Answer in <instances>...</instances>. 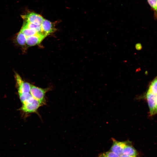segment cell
<instances>
[{"label": "cell", "instance_id": "cell-1", "mask_svg": "<svg viewBox=\"0 0 157 157\" xmlns=\"http://www.w3.org/2000/svg\"><path fill=\"white\" fill-rule=\"evenodd\" d=\"M49 89L42 88L31 85L30 93L35 99L44 105L45 103V94Z\"/></svg>", "mask_w": 157, "mask_h": 157}, {"label": "cell", "instance_id": "cell-2", "mask_svg": "<svg viewBox=\"0 0 157 157\" xmlns=\"http://www.w3.org/2000/svg\"><path fill=\"white\" fill-rule=\"evenodd\" d=\"M157 95L148 91L143 95V97L147 101L149 110V115L152 116L156 114V100Z\"/></svg>", "mask_w": 157, "mask_h": 157}, {"label": "cell", "instance_id": "cell-3", "mask_svg": "<svg viewBox=\"0 0 157 157\" xmlns=\"http://www.w3.org/2000/svg\"><path fill=\"white\" fill-rule=\"evenodd\" d=\"M15 78L17 86L19 95L30 93L31 85L29 83L24 81L17 73L15 74Z\"/></svg>", "mask_w": 157, "mask_h": 157}, {"label": "cell", "instance_id": "cell-4", "mask_svg": "<svg viewBox=\"0 0 157 157\" xmlns=\"http://www.w3.org/2000/svg\"><path fill=\"white\" fill-rule=\"evenodd\" d=\"M43 105L44 104L35 99L32 102L22 104L20 110L27 113H35L37 112L38 109Z\"/></svg>", "mask_w": 157, "mask_h": 157}, {"label": "cell", "instance_id": "cell-5", "mask_svg": "<svg viewBox=\"0 0 157 157\" xmlns=\"http://www.w3.org/2000/svg\"><path fill=\"white\" fill-rule=\"evenodd\" d=\"M25 21L36 25H41L44 18L39 14L34 12H31L22 16Z\"/></svg>", "mask_w": 157, "mask_h": 157}, {"label": "cell", "instance_id": "cell-6", "mask_svg": "<svg viewBox=\"0 0 157 157\" xmlns=\"http://www.w3.org/2000/svg\"><path fill=\"white\" fill-rule=\"evenodd\" d=\"M113 143L110 148V151L119 155L122 154L123 149L125 145L129 142L128 141H118L112 138Z\"/></svg>", "mask_w": 157, "mask_h": 157}, {"label": "cell", "instance_id": "cell-7", "mask_svg": "<svg viewBox=\"0 0 157 157\" xmlns=\"http://www.w3.org/2000/svg\"><path fill=\"white\" fill-rule=\"evenodd\" d=\"M46 36L41 34L37 33L26 37V44L28 46H32L39 44Z\"/></svg>", "mask_w": 157, "mask_h": 157}, {"label": "cell", "instance_id": "cell-8", "mask_svg": "<svg viewBox=\"0 0 157 157\" xmlns=\"http://www.w3.org/2000/svg\"><path fill=\"white\" fill-rule=\"evenodd\" d=\"M41 26L42 33L46 36L55 31L53 24L47 20L44 19Z\"/></svg>", "mask_w": 157, "mask_h": 157}, {"label": "cell", "instance_id": "cell-9", "mask_svg": "<svg viewBox=\"0 0 157 157\" xmlns=\"http://www.w3.org/2000/svg\"><path fill=\"white\" fill-rule=\"evenodd\" d=\"M129 142L124 148L122 154L129 156H137L138 153L136 149L130 144Z\"/></svg>", "mask_w": 157, "mask_h": 157}, {"label": "cell", "instance_id": "cell-10", "mask_svg": "<svg viewBox=\"0 0 157 157\" xmlns=\"http://www.w3.org/2000/svg\"><path fill=\"white\" fill-rule=\"evenodd\" d=\"M22 27H27L34 29L38 33L43 35L42 33L41 25H36L25 21L24 22Z\"/></svg>", "mask_w": 157, "mask_h": 157}, {"label": "cell", "instance_id": "cell-11", "mask_svg": "<svg viewBox=\"0 0 157 157\" xmlns=\"http://www.w3.org/2000/svg\"><path fill=\"white\" fill-rule=\"evenodd\" d=\"M147 91L157 95V76L149 84Z\"/></svg>", "mask_w": 157, "mask_h": 157}, {"label": "cell", "instance_id": "cell-12", "mask_svg": "<svg viewBox=\"0 0 157 157\" xmlns=\"http://www.w3.org/2000/svg\"><path fill=\"white\" fill-rule=\"evenodd\" d=\"M26 37L21 31L17 35L16 41L17 43L20 46H23L26 44Z\"/></svg>", "mask_w": 157, "mask_h": 157}, {"label": "cell", "instance_id": "cell-13", "mask_svg": "<svg viewBox=\"0 0 157 157\" xmlns=\"http://www.w3.org/2000/svg\"><path fill=\"white\" fill-rule=\"evenodd\" d=\"M20 31L26 37L32 36L38 33L34 29L24 27H22Z\"/></svg>", "mask_w": 157, "mask_h": 157}, {"label": "cell", "instance_id": "cell-14", "mask_svg": "<svg viewBox=\"0 0 157 157\" xmlns=\"http://www.w3.org/2000/svg\"><path fill=\"white\" fill-rule=\"evenodd\" d=\"M97 157H120V156L111 151H108L100 154Z\"/></svg>", "mask_w": 157, "mask_h": 157}, {"label": "cell", "instance_id": "cell-15", "mask_svg": "<svg viewBox=\"0 0 157 157\" xmlns=\"http://www.w3.org/2000/svg\"><path fill=\"white\" fill-rule=\"evenodd\" d=\"M147 1L149 5L155 10L157 17V0H147Z\"/></svg>", "mask_w": 157, "mask_h": 157}, {"label": "cell", "instance_id": "cell-16", "mask_svg": "<svg viewBox=\"0 0 157 157\" xmlns=\"http://www.w3.org/2000/svg\"><path fill=\"white\" fill-rule=\"evenodd\" d=\"M120 157H137V156H129L122 154L120 156Z\"/></svg>", "mask_w": 157, "mask_h": 157}, {"label": "cell", "instance_id": "cell-17", "mask_svg": "<svg viewBox=\"0 0 157 157\" xmlns=\"http://www.w3.org/2000/svg\"><path fill=\"white\" fill-rule=\"evenodd\" d=\"M156 114H157V95H156Z\"/></svg>", "mask_w": 157, "mask_h": 157}]
</instances>
